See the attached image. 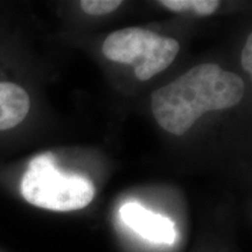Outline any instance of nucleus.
I'll list each match as a JSON object with an SVG mask.
<instances>
[{
	"mask_svg": "<svg viewBox=\"0 0 252 252\" xmlns=\"http://www.w3.org/2000/svg\"><path fill=\"white\" fill-rule=\"evenodd\" d=\"M20 191L32 206L52 212L83 209L94 196V187L89 179L59 171L50 153L37 156L30 162L21 179Z\"/></svg>",
	"mask_w": 252,
	"mask_h": 252,
	"instance_id": "obj_2",
	"label": "nucleus"
},
{
	"mask_svg": "<svg viewBox=\"0 0 252 252\" xmlns=\"http://www.w3.org/2000/svg\"><path fill=\"white\" fill-rule=\"evenodd\" d=\"M125 225L149 242L157 244H173L175 241V224L168 217L156 214L137 202H128L119 210Z\"/></svg>",
	"mask_w": 252,
	"mask_h": 252,
	"instance_id": "obj_4",
	"label": "nucleus"
},
{
	"mask_svg": "<svg viewBox=\"0 0 252 252\" xmlns=\"http://www.w3.org/2000/svg\"><path fill=\"white\" fill-rule=\"evenodd\" d=\"M244 88L238 75L223 70L216 63L198 64L154 91L151 98L153 116L163 130L182 135L206 112L238 104Z\"/></svg>",
	"mask_w": 252,
	"mask_h": 252,
	"instance_id": "obj_1",
	"label": "nucleus"
},
{
	"mask_svg": "<svg viewBox=\"0 0 252 252\" xmlns=\"http://www.w3.org/2000/svg\"><path fill=\"white\" fill-rule=\"evenodd\" d=\"M31 98L23 87L0 81V131L11 130L27 117Z\"/></svg>",
	"mask_w": 252,
	"mask_h": 252,
	"instance_id": "obj_5",
	"label": "nucleus"
},
{
	"mask_svg": "<svg viewBox=\"0 0 252 252\" xmlns=\"http://www.w3.org/2000/svg\"><path fill=\"white\" fill-rule=\"evenodd\" d=\"M159 4L178 13L190 12L200 17H208L219 8L220 1L217 0H161Z\"/></svg>",
	"mask_w": 252,
	"mask_h": 252,
	"instance_id": "obj_7",
	"label": "nucleus"
},
{
	"mask_svg": "<svg viewBox=\"0 0 252 252\" xmlns=\"http://www.w3.org/2000/svg\"><path fill=\"white\" fill-rule=\"evenodd\" d=\"M180 50V45L175 39L161 36L152 54L134 69L135 77L139 81H147L165 70L171 65Z\"/></svg>",
	"mask_w": 252,
	"mask_h": 252,
	"instance_id": "obj_6",
	"label": "nucleus"
},
{
	"mask_svg": "<svg viewBox=\"0 0 252 252\" xmlns=\"http://www.w3.org/2000/svg\"><path fill=\"white\" fill-rule=\"evenodd\" d=\"M241 62H242V67L244 68V70L251 75L252 74V34L249 35L247 42H245L244 45V48L242 50Z\"/></svg>",
	"mask_w": 252,
	"mask_h": 252,
	"instance_id": "obj_9",
	"label": "nucleus"
},
{
	"mask_svg": "<svg viewBox=\"0 0 252 252\" xmlns=\"http://www.w3.org/2000/svg\"><path fill=\"white\" fill-rule=\"evenodd\" d=\"M161 35L138 27L113 32L104 41L102 52L105 58L123 64L143 63L153 52ZM137 64V65H138Z\"/></svg>",
	"mask_w": 252,
	"mask_h": 252,
	"instance_id": "obj_3",
	"label": "nucleus"
},
{
	"mask_svg": "<svg viewBox=\"0 0 252 252\" xmlns=\"http://www.w3.org/2000/svg\"><path fill=\"white\" fill-rule=\"evenodd\" d=\"M81 8L90 15H104L116 11L122 5L121 0H82Z\"/></svg>",
	"mask_w": 252,
	"mask_h": 252,
	"instance_id": "obj_8",
	"label": "nucleus"
}]
</instances>
